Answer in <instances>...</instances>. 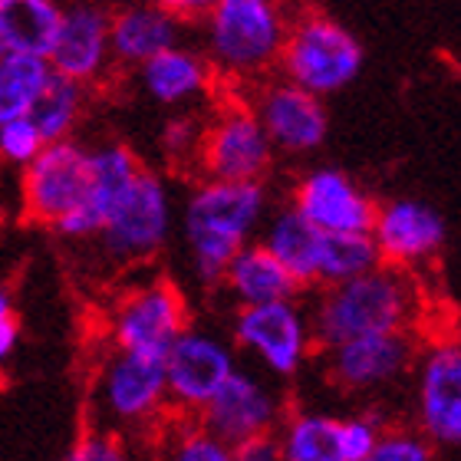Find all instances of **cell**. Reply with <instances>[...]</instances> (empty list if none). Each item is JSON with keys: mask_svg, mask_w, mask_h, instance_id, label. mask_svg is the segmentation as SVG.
Instances as JSON below:
<instances>
[{"mask_svg": "<svg viewBox=\"0 0 461 461\" xmlns=\"http://www.w3.org/2000/svg\"><path fill=\"white\" fill-rule=\"evenodd\" d=\"M198 139H202V132H194V125L188 122V119H182V122H172L168 125V132H165V145H168V152L178 155V152H188L192 149H198Z\"/></svg>", "mask_w": 461, "mask_h": 461, "instance_id": "35", "label": "cell"}, {"mask_svg": "<svg viewBox=\"0 0 461 461\" xmlns=\"http://www.w3.org/2000/svg\"><path fill=\"white\" fill-rule=\"evenodd\" d=\"M294 212L323 234H369L375 204L346 172L313 168L297 185Z\"/></svg>", "mask_w": 461, "mask_h": 461, "instance_id": "16", "label": "cell"}, {"mask_svg": "<svg viewBox=\"0 0 461 461\" xmlns=\"http://www.w3.org/2000/svg\"><path fill=\"white\" fill-rule=\"evenodd\" d=\"M194 155L204 172V182L230 185H260L274 162V149L260 129L258 115L240 106L224 109L204 129Z\"/></svg>", "mask_w": 461, "mask_h": 461, "instance_id": "12", "label": "cell"}, {"mask_svg": "<svg viewBox=\"0 0 461 461\" xmlns=\"http://www.w3.org/2000/svg\"><path fill=\"white\" fill-rule=\"evenodd\" d=\"M415 432L438 448L461 445V343L438 337L415 356Z\"/></svg>", "mask_w": 461, "mask_h": 461, "instance_id": "10", "label": "cell"}, {"mask_svg": "<svg viewBox=\"0 0 461 461\" xmlns=\"http://www.w3.org/2000/svg\"><path fill=\"white\" fill-rule=\"evenodd\" d=\"M89 162H93V185H89V202L86 208L59 230L63 238L69 240H89L96 238L103 224H106L113 204L122 198V192L129 188L142 162L135 158L125 145H99V149H89Z\"/></svg>", "mask_w": 461, "mask_h": 461, "instance_id": "19", "label": "cell"}, {"mask_svg": "<svg viewBox=\"0 0 461 461\" xmlns=\"http://www.w3.org/2000/svg\"><path fill=\"white\" fill-rule=\"evenodd\" d=\"M43 145L47 142H43L37 129L30 125V119H14V122L0 125V158H4V162L27 168L40 155Z\"/></svg>", "mask_w": 461, "mask_h": 461, "instance_id": "32", "label": "cell"}, {"mask_svg": "<svg viewBox=\"0 0 461 461\" xmlns=\"http://www.w3.org/2000/svg\"><path fill=\"white\" fill-rule=\"evenodd\" d=\"M277 63L284 67L287 83L323 99L359 77L363 47L343 23L323 14H307L290 23Z\"/></svg>", "mask_w": 461, "mask_h": 461, "instance_id": "4", "label": "cell"}, {"mask_svg": "<svg viewBox=\"0 0 461 461\" xmlns=\"http://www.w3.org/2000/svg\"><path fill=\"white\" fill-rule=\"evenodd\" d=\"M96 405L109 422V432L158 425L168 409L165 356L113 349V356L99 369Z\"/></svg>", "mask_w": 461, "mask_h": 461, "instance_id": "8", "label": "cell"}, {"mask_svg": "<svg viewBox=\"0 0 461 461\" xmlns=\"http://www.w3.org/2000/svg\"><path fill=\"white\" fill-rule=\"evenodd\" d=\"M17 346H20V323H17V317L0 320V369H4V366L14 359Z\"/></svg>", "mask_w": 461, "mask_h": 461, "instance_id": "37", "label": "cell"}, {"mask_svg": "<svg viewBox=\"0 0 461 461\" xmlns=\"http://www.w3.org/2000/svg\"><path fill=\"white\" fill-rule=\"evenodd\" d=\"M63 461H132L119 432L109 429H89L77 438V445L63 455Z\"/></svg>", "mask_w": 461, "mask_h": 461, "instance_id": "33", "label": "cell"}, {"mask_svg": "<svg viewBox=\"0 0 461 461\" xmlns=\"http://www.w3.org/2000/svg\"><path fill=\"white\" fill-rule=\"evenodd\" d=\"M109 14L93 4L63 7L57 40L47 53V63L53 73L86 86L96 79L109 63Z\"/></svg>", "mask_w": 461, "mask_h": 461, "instance_id": "18", "label": "cell"}, {"mask_svg": "<svg viewBox=\"0 0 461 461\" xmlns=\"http://www.w3.org/2000/svg\"><path fill=\"white\" fill-rule=\"evenodd\" d=\"M194 422L208 435H214L218 442L234 448L248 438L277 432V425L284 422V402L274 385L264 383L258 373L238 366Z\"/></svg>", "mask_w": 461, "mask_h": 461, "instance_id": "14", "label": "cell"}, {"mask_svg": "<svg viewBox=\"0 0 461 461\" xmlns=\"http://www.w3.org/2000/svg\"><path fill=\"white\" fill-rule=\"evenodd\" d=\"M234 369H238V359L228 339L208 330L188 327L165 353L168 405L182 415H198Z\"/></svg>", "mask_w": 461, "mask_h": 461, "instance_id": "11", "label": "cell"}, {"mask_svg": "<svg viewBox=\"0 0 461 461\" xmlns=\"http://www.w3.org/2000/svg\"><path fill=\"white\" fill-rule=\"evenodd\" d=\"M337 415L294 412L280 422V458L284 461H346L337 438Z\"/></svg>", "mask_w": 461, "mask_h": 461, "instance_id": "25", "label": "cell"}, {"mask_svg": "<svg viewBox=\"0 0 461 461\" xmlns=\"http://www.w3.org/2000/svg\"><path fill=\"white\" fill-rule=\"evenodd\" d=\"M83 103H86V89L50 69L47 83H43V89H40L37 103L30 106L27 119L47 145L63 142V139H69L79 113H83Z\"/></svg>", "mask_w": 461, "mask_h": 461, "instance_id": "26", "label": "cell"}, {"mask_svg": "<svg viewBox=\"0 0 461 461\" xmlns=\"http://www.w3.org/2000/svg\"><path fill=\"white\" fill-rule=\"evenodd\" d=\"M162 461H230V448L198 422H182L162 438Z\"/></svg>", "mask_w": 461, "mask_h": 461, "instance_id": "30", "label": "cell"}, {"mask_svg": "<svg viewBox=\"0 0 461 461\" xmlns=\"http://www.w3.org/2000/svg\"><path fill=\"white\" fill-rule=\"evenodd\" d=\"M0 57H4V47H0Z\"/></svg>", "mask_w": 461, "mask_h": 461, "instance_id": "39", "label": "cell"}, {"mask_svg": "<svg viewBox=\"0 0 461 461\" xmlns=\"http://www.w3.org/2000/svg\"><path fill=\"white\" fill-rule=\"evenodd\" d=\"M383 264L369 234H320L317 284L337 287L353 277H363Z\"/></svg>", "mask_w": 461, "mask_h": 461, "instance_id": "27", "label": "cell"}, {"mask_svg": "<svg viewBox=\"0 0 461 461\" xmlns=\"http://www.w3.org/2000/svg\"><path fill=\"white\" fill-rule=\"evenodd\" d=\"M258 115L260 129L267 135L270 149L290 155L313 152L323 145L330 129V115L323 99L307 93V89L294 86V83H270L258 96V109H250Z\"/></svg>", "mask_w": 461, "mask_h": 461, "instance_id": "17", "label": "cell"}, {"mask_svg": "<svg viewBox=\"0 0 461 461\" xmlns=\"http://www.w3.org/2000/svg\"><path fill=\"white\" fill-rule=\"evenodd\" d=\"M221 287L228 290L234 303L240 307H264V303H280V300H297L300 287L287 270L280 267L260 240H250L230 258L224 267Z\"/></svg>", "mask_w": 461, "mask_h": 461, "instance_id": "21", "label": "cell"}, {"mask_svg": "<svg viewBox=\"0 0 461 461\" xmlns=\"http://www.w3.org/2000/svg\"><path fill=\"white\" fill-rule=\"evenodd\" d=\"M172 47H178V20L155 4H132L109 17V57L125 67H142Z\"/></svg>", "mask_w": 461, "mask_h": 461, "instance_id": "20", "label": "cell"}, {"mask_svg": "<svg viewBox=\"0 0 461 461\" xmlns=\"http://www.w3.org/2000/svg\"><path fill=\"white\" fill-rule=\"evenodd\" d=\"M230 461H284L277 435H258L230 448Z\"/></svg>", "mask_w": 461, "mask_h": 461, "instance_id": "34", "label": "cell"}, {"mask_svg": "<svg viewBox=\"0 0 461 461\" xmlns=\"http://www.w3.org/2000/svg\"><path fill=\"white\" fill-rule=\"evenodd\" d=\"M230 337L240 353L280 379H294L317 349L307 307H300L297 300L240 307L230 323Z\"/></svg>", "mask_w": 461, "mask_h": 461, "instance_id": "7", "label": "cell"}, {"mask_svg": "<svg viewBox=\"0 0 461 461\" xmlns=\"http://www.w3.org/2000/svg\"><path fill=\"white\" fill-rule=\"evenodd\" d=\"M363 461H435V448L415 429L389 425Z\"/></svg>", "mask_w": 461, "mask_h": 461, "instance_id": "31", "label": "cell"}, {"mask_svg": "<svg viewBox=\"0 0 461 461\" xmlns=\"http://www.w3.org/2000/svg\"><path fill=\"white\" fill-rule=\"evenodd\" d=\"M175 228V204L162 175L139 168L122 198L113 204L106 224L96 234L99 248L115 264H142L168 244Z\"/></svg>", "mask_w": 461, "mask_h": 461, "instance_id": "5", "label": "cell"}, {"mask_svg": "<svg viewBox=\"0 0 461 461\" xmlns=\"http://www.w3.org/2000/svg\"><path fill=\"white\" fill-rule=\"evenodd\" d=\"M415 333H385V337L349 339L327 353V379L349 395H383L412 373L419 356Z\"/></svg>", "mask_w": 461, "mask_h": 461, "instance_id": "13", "label": "cell"}, {"mask_svg": "<svg viewBox=\"0 0 461 461\" xmlns=\"http://www.w3.org/2000/svg\"><path fill=\"white\" fill-rule=\"evenodd\" d=\"M287 30L280 0H218L204 14V50L228 77H258L280 59Z\"/></svg>", "mask_w": 461, "mask_h": 461, "instance_id": "3", "label": "cell"}, {"mask_svg": "<svg viewBox=\"0 0 461 461\" xmlns=\"http://www.w3.org/2000/svg\"><path fill=\"white\" fill-rule=\"evenodd\" d=\"M59 20V0H0V47L4 53L47 59Z\"/></svg>", "mask_w": 461, "mask_h": 461, "instance_id": "22", "label": "cell"}, {"mask_svg": "<svg viewBox=\"0 0 461 461\" xmlns=\"http://www.w3.org/2000/svg\"><path fill=\"white\" fill-rule=\"evenodd\" d=\"M14 317V297H10V290L0 284V320H10Z\"/></svg>", "mask_w": 461, "mask_h": 461, "instance_id": "38", "label": "cell"}, {"mask_svg": "<svg viewBox=\"0 0 461 461\" xmlns=\"http://www.w3.org/2000/svg\"><path fill=\"white\" fill-rule=\"evenodd\" d=\"M93 162L86 145L63 139L40 149V155L23 168V208L33 221L59 234L89 202Z\"/></svg>", "mask_w": 461, "mask_h": 461, "instance_id": "6", "label": "cell"}, {"mask_svg": "<svg viewBox=\"0 0 461 461\" xmlns=\"http://www.w3.org/2000/svg\"><path fill=\"white\" fill-rule=\"evenodd\" d=\"M307 317L320 349H333L363 337L415 333V323L422 317V290L409 270L379 264L363 277L323 287Z\"/></svg>", "mask_w": 461, "mask_h": 461, "instance_id": "1", "label": "cell"}, {"mask_svg": "<svg viewBox=\"0 0 461 461\" xmlns=\"http://www.w3.org/2000/svg\"><path fill=\"white\" fill-rule=\"evenodd\" d=\"M320 234L323 230H317L310 221H303L294 208H284V212H277L270 218L260 244L274 254V260L287 270L290 277L297 280V287H310V284H317Z\"/></svg>", "mask_w": 461, "mask_h": 461, "instance_id": "23", "label": "cell"}, {"mask_svg": "<svg viewBox=\"0 0 461 461\" xmlns=\"http://www.w3.org/2000/svg\"><path fill=\"white\" fill-rule=\"evenodd\" d=\"M47 77V59L23 57V53H4L0 57V125L14 122V119H27Z\"/></svg>", "mask_w": 461, "mask_h": 461, "instance_id": "28", "label": "cell"}, {"mask_svg": "<svg viewBox=\"0 0 461 461\" xmlns=\"http://www.w3.org/2000/svg\"><path fill=\"white\" fill-rule=\"evenodd\" d=\"M264 212V185L202 182L188 194L182 212V238L198 284L221 287L224 267L244 244H250V234L260 228Z\"/></svg>", "mask_w": 461, "mask_h": 461, "instance_id": "2", "label": "cell"}, {"mask_svg": "<svg viewBox=\"0 0 461 461\" xmlns=\"http://www.w3.org/2000/svg\"><path fill=\"white\" fill-rule=\"evenodd\" d=\"M142 86L155 103L178 106V103L198 96L208 86V67L192 50L172 47L152 57L149 63H142Z\"/></svg>", "mask_w": 461, "mask_h": 461, "instance_id": "24", "label": "cell"}, {"mask_svg": "<svg viewBox=\"0 0 461 461\" xmlns=\"http://www.w3.org/2000/svg\"><path fill=\"white\" fill-rule=\"evenodd\" d=\"M192 327L188 300L172 280H145L125 290L109 313L113 349L165 356L168 346Z\"/></svg>", "mask_w": 461, "mask_h": 461, "instance_id": "9", "label": "cell"}, {"mask_svg": "<svg viewBox=\"0 0 461 461\" xmlns=\"http://www.w3.org/2000/svg\"><path fill=\"white\" fill-rule=\"evenodd\" d=\"M155 7H162L165 14H172L175 20H194L204 17L218 0H152Z\"/></svg>", "mask_w": 461, "mask_h": 461, "instance_id": "36", "label": "cell"}, {"mask_svg": "<svg viewBox=\"0 0 461 461\" xmlns=\"http://www.w3.org/2000/svg\"><path fill=\"white\" fill-rule=\"evenodd\" d=\"M389 415H385L383 405H369L363 412L346 415L337 425V438H339V452L346 461H363L366 455L373 452V445L379 442V435L389 429Z\"/></svg>", "mask_w": 461, "mask_h": 461, "instance_id": "29", "label": "cell"}, {"mask_svg": "<svg viewBox=\"0 0 461 461\" xmlns=\"http://www.w3.org/2000/svg\"><path fill=\"white\" fill-rule=\"evenodd\" d=\"M379 260L385 267L409 270L415 264L432 260L445 248L448 228L445 218L429 202L419 198H395V202L375 208L373 228H369Z\"/></svg>", "mask_w": 461, "mask_h": 461, "instance_id": "15", "label": "cell"}]
</instances>
